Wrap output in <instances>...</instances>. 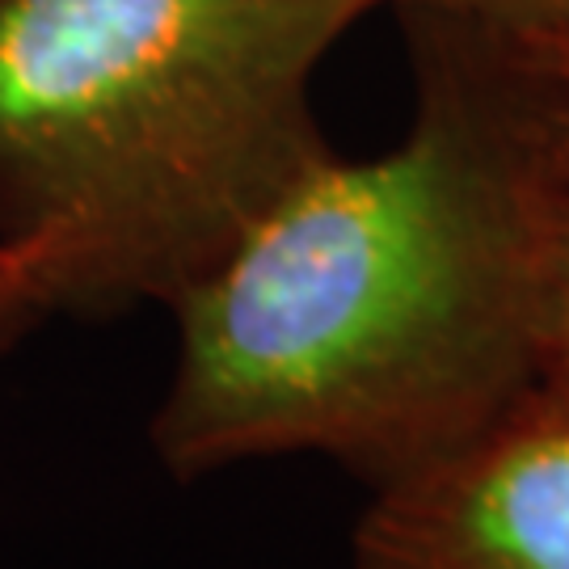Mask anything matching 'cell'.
<instances>
[{
  "label": "cell",
  "instance_id": "52a82bcc",
  "mask_svg": "<svg viewBox=\"0 0 569 569\" xmlns=\"http://www.w3.org/2000/svg\"><path fill=\"white\" fill-rule=\"evenodd\" d=\"M549 60L552 77H557V89H561V106H566V119H569V47H557V51H540Z\"/></svg>",
  "mask_w": 569,
  "mask_h": 569
},
{
  "label": "cell",
  "instance_id": "7a4b0ae2",
  "mask_svg": "<svg viewBox=\"0 0 569 569\" xmlns=\"http://www.w3.org/2000/svg\"><path fill=\"white\" fill-rule=\"evenodd\" d=\"M380 0H0V244L51 317L169 308L333 157L317 77Z\"/></svg>",
  "mask_w": 569,
  "mask_h": 569
},
{
  "label": "cell",
  "instance_id": "6da1fadb",
  "mask_svg": "<svg viewBox=\"0 0 569 569\" xmlns=\"http://www.w3.org/2000/svg\"><path fill=\"white\" fill-rule=\"evenodd\" d=\"M401 21V140L308 169L169 308L148 443L182 486L321 456L376 493L472 448L549 376L569 199L557 77L481 21Z\"/></svg>",
  "mask_w": 569,
  "mask_h": 569
},
{
  "label": "cell",
  "instance_id": "277c9868",
  "mask_svg": "<svg viewBox=\"0 0 569 569\" xmlns=\"http://www.w3.org/2000/svg\"><path fill=\"white\" fill-rule=\"evenodd\" d=\"M380 9L406 13V9H430V13H456V18L481 21L489 30L536 47L557 51L569 47V0H380Z\"/></svg>",
  "mask_w": 569,
  "mask_h": 569
},
{
  "label": "cell",
  "instance_id": "3957f363",
  "mask_svg": "<svg viewBox=\"0 0 569 569\" xmlns=\"http://www.w3.org/2000/svg\"><path fill=\"white\" fill-rule=\"evenodd\" d=\"M355 569H569V397L545 380L472 448L376 489Z\"/></svg>",
  "mask_w": 569,
  "mask_h": 569
},
{
  "label": "cell",
  "instance_id": "5b68a950",
  "mask_svg": "<svg viewBox=\"0 0 569 569\" xmlns=\"http://www.w3.org/2000/svg\"><path fill=\"white\" fill-rule=\"evenodd\" d=\"M42 321H51V305L34 266L18 249L0 244V359L13 355Z\"/></svg>",
  "mask_w": 569,
  "mask_h": 569
},
{
  "label": "cell",
  "instance_id": "8992f818",
  "mask_svg": "<svg viewBox=\"0 0 569 569\" xmlns=\"http://www.w3.org/2000/svg\"><path fill=\"white\" fill-rule=\"evenodd\" d=\"M569 397V199L557 237V266H552V300H549V376Z\"/></svg>",
  "mask_w": 569,
  "mask_h": 569
}]
</instances>
